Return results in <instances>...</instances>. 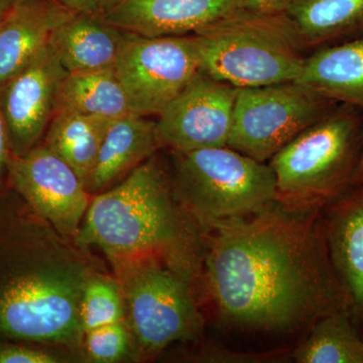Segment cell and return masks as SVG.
<instances>
[{
    "label": "cell",
    "instance_id": "6da1fadb",
    "mask_svg": "<svg viewBox=\"0 0 363 363\" xmlns=\"http://www.w3.org/2000/svg\"><path fill=\"white\" fill-rule=\"evenodd\" d=\"M204 229L208 286L228 326L288 333L350 308L327 248L322 210L297 211L274 201Z\"/></svg>",
    "mask_w": 363,
    "mask_h": 363
},
{
    "label": "cell",
    "instance_id": "7a4b0ae2",
    "mask_svg": "<svg viewBox=\"0 0 363 363\" xmlns=\"http://www.w3.org/2000/svg\"><path fill=\"white\" fill-rule=\"evenodd\" d=\"M161 167L150 157L90 202L76 241L111 262L161 257L192 267V233Z\"/></svg>",
    "mask_w": 363,
    "mask_h": 363
},
{
    "label": "cell",
    "instance_id": "3957f363",
    "mask_svg": "<svg viewBox=\"0 0 363 363\" xmlns=\"http://www.w3.org/2000/svg\"><path fill=\"white\" fill-rule=\"evenodd\" d=\"M193 38L200 73L238 89L297 81L307 57L286 13L240 9Z\"/></svg>",
    "mask_w": 363,
    "mask_h": 363
},
{
    "label": "cell",
    "instance_id": "277c9868",
    "mask_svg": "<svg viewBox=\"0 0 363 363\" xmlns=\"http://www.w3.org/2000/svg\"><path fill=\"white\" fill-rule=\"evenodd\" d=\"M363 111L339 104L269 160L276 201L297 211L323 210L352 187L362 152Z\"/></svg>",
    "mask_w": 363,
    "mask_h": 363
},
{
    "label": "cell",
    "instance_id": "5b68a950",
    "mask_svg": "<svg viewBox=\"0 0 363 363\" xmlns=\"http://www.w3.org/2000/svg\"><path fill=\"white\" fill-rule=\"evenodd\" d=\"M176 156L174 196L182 210L203 228L276 201V180L269 162L227 145Z\"/></svg>",
    "mask_w": 363,
    "mask_h": 363
},
{
    "label": "cell",
    "instance_id": "8992f818",
    "mask_svg": "<svg viewBox=\"0 0 363 363\" xmlns=\"http://www.w3.org/2000/svg\"><path fill=\"white\" fill-rule=\"evenodd\" d=\"M111 264L143 352L154 354L177 341L199 337L203 318L189 284L192 267L161 257Z\"/></svg>",
    "mask_w": 363,
    "mask_h": 363
},
{
    "label": "cell",
    "instance_id": "52a82bcc",
    "mask_svg": "<svg viewBox=\"0 0 363 363\" xmlns=\"http://www.w3.org/2000/svg\"><path fill=\"white\" fill-rule=\"evenodd\" d=\"M87 276L54 267L16 277L0 288V333L11 337L75 343L83 333L79 302Z\"/></svg>",
    "mask_w": 363,
    "mask_h": 363
},
{
    "label": "cell",
    "instance_id": "ba28073f",
    "mask_svg": "<svg viewBox=\"0 0 363 363\" xmlns=\"http://www.w3.org/2000/svg\"><path fill=\"white\" fill-rule=\"evenodd\" d=\"M297 81L238 89L227 147L267 162L338 106Z\"/></svg>",
    "mask_w": 363,
    "mask_h": 363
},
{
    "label": "cell",
    "instance_id": "9c48e42d",
    "mask_svg": "<svg viewBox=\"0 0 363 363\" xmlns=\"http://www.w3.org/2000/svg\"><path fill=\"white\" fill-rule=\"evenodd\" d=\"M114 71L133 112L159 116L200 73L194 38L147 37L126 32Z\"/></svg>",
    "mask_w": 363,
    "mask_h": 363
},
{
    "label": "cell",
    "instance_id": "30bf717a",
    "mask_svg": "<svg viewBox=\"0 0 363 363\" xmlns=\"http://www.w3.org/2000/svg\"><path fill=\"white\" fill-rule=\"evenodd\" d=\"M238 88L198 73L157 121L162 147L187 152L226 147Z\"/></svg>",
    "mask_w": 363,
    "mask_h": 363
},
{
    "label": "cell",
    "instance_id": "8fae6325",
    "mask_svg": "<svg viewBox=\"0 0 363 363\" xmlns=\"http://www.w3.org/2000/svg\"><path fill=\"white\" fill-rule=\"evenodd\" d=\"M11 186L45 220L69 238H77L90 205L84 182L58 155L38 145L7 168Z\"/></svg>",
    "mask_w": 363,
    "mask_h": 363
},
{
    "label": "cell",
    "instance_id": "7c38bea8",
    "mask_svg": "<svg viewBox=\"0 0 363 363\" xmlns=\"http://www.w3.org/2000/svg\"><path fill=\"white\" fill-rule=\"evenodd\" d=\"M67 75L48 45L0 88L11 157L23 156L38 145L56 111L60 86Z\"/></svg>",
    "mask_w": 363,
    "mask_h": 363
},
{
    "label": "cell",
    "instance_id": "4fadbf2b",
    "mask_svg": "<svg viewBox=\"0 0 363 363\" xmlns=\"http://www.w3.org/2000/svg\"><path fill=\"white\" fill-rule=\"evenodd\" d=\"M242 0H116L102 18L124 32L194 35L238 11Z\"/></svg>",
    "mask_w": 363,
    "mask_h": 363
},
{
    "label": "cell",
    "instance_id": "5bb4252c",
    "mask_svg": "<svg viewBox=\"0 0 363 363\" xmlns=\"http://www.w3.org/2000/svg\"><path fill=\"white\" fill-rule=\"evenodd\" d=\"M327 248L357 323L363 322V185L322 210Z\"/></svg>",
    "mask_w": 363,
    "mask_h": 363
},
{
    "label": "cell",
    "instance_id": "9a60e30c",
    "mask_svg": "<svg viewBox=\"0 0 363 363\" xmlns=\"http://www.w3.org/2000/svg\"><path fill=\"white\" fill-rule=\"evenodd\" d=\"M72 13L59 0H14L0 21V88L49 45Z\"/></svg>",
    "mask_w": 363,
    "mask_h": 363
},
{
    "label": "cell",
    "instance_id": "2e32d148",
    "mask_svg": "<svg viewBox=\"0 0 363 363\" xmlns=\"http://www.w3.org/2000/svg\"><path fill=\"white\" fill-rule=\"evenodd\" d=\"M162 145L157 121L130 113L112 119L86 183L89 194L104 192L154 156Z\"/></svg>",
    "mask_w": 363,
    "mask_h": 363
},
{
    "label": "cell",
    "instance_id": "e0dca14e",
    "mask_svg": "<svg viewBox=\"0 0 363 363\" xmlns=\"http://www.w3.org/2000/svg\"><path fill=\"white\" fill-rule=\"evenodd\" d=\"M125 35L101 16L73 13L54 30L49 45L68 73L114 70Z\"/></svg>",
    "mask_w": 363,
    "mask_h": 363
},
{
    "label": "cell",
    "instance_id": "ac0fdd59",
    "mask_svg": "<svg viewBox=\"0 0 363 363\" xmlns=\"http://www.w3.org/2000/svg\"><path fill=\"white\" fill-rule=\"evenodd\" d=\"M297 82L336 104L363 111V35L313 50Z\"/></svg>",
    "mask_w": 363,
    "mask_h": 363
},
{
    "label": "cell",
    "instance_id": "d6986e66",
    "mask_svg": "<svg viewBox=\"0 0 363 363\" xmlns=\"http://www.w3.org/2000/svg\"><path fill=\"white\" fill-rule=\"evenodd\" d=\"M285 13L312 51L363 35V0H289Z\"/></svg>",
    "mask_w": 363,
    "mask_h": 363
},
{
    "label": "cell",
    "instance_id": "ffe728a7",
    "mask_svg": "<svg viewBox=\"0 0 363 363\" xmlns=\"http://www.w3.org/2000/svg\"><path fill=\"white\" fill-rule=\"evenodd\" d=\"M111 121L58 109L45 131L44 145L64 160L86 186Z\"/></svg>",
    "mask_w": 363,
    "mask_h": 363
},
{
    "label": "cell",
    "instance_id": "44dd1931",
    "mask_svg": "<svg viewBox=\"0 0 363 363\" xmlns=\"http://www.w3.org/2000/svg\"><path fill=\"white\" fill-rule=\"evenodd\" d=\"M58 109L107 119L135 113L114 70L68 73L60 86L56 111Z\"/></svg>",
    "mask_w": 363,
    "mask_h": 363
},
{
    "label": "cell",
    "instance_id": "7402d4cb",
    "mask_svg": "<svg viewBox=\"0 0 363 363\" xmlns=\"http://www.w3.org/2000/svg\"><path fill=\"white\" fill-rule=\"evenodd\" d=\"M350 308L315 322L294 350L298 363H363V336Z\"/></svg>",
    "mask_w": 363,
    "mask_h": 363
},
{
    "label": "cell",
    "instance_id": "603a6c76",
    "mask_svg": "<svg viewBox=\"0 0 363 363\" xmlns=\"http://www.w3.org/2000/svg\"><path fill=\"white\" fill-rule=\"evenodd\" d=\"M79 322L82 333L123 321L125 303L118 281L111 279H87L80 302Z\"/></svg>",
    "mask_w": 363,
    "mask_h": 363
},
{
    "label": "cell",
    "instance_id": "cb8c5ba5",
    "mask_svg": "<svg viewBox=\"0 0 363 363\" xmlns=\"http://www.w3.org/2000/svg\"><path fill=\"white\" fill-rule=\"evenodd\" d=\"M86 355L91 362H121L130 353V335L123 321L104 325L83 333Z\"/></svg>",
    "mask_w": 363,
    "mask_h": 363
},
{
    "label": "cell",
    "instance_id": "d4e9b609",
    "mask_svg": "<svg viewBox=\"0 0 363 363\" xmlns=\"http://www.w3.org/2000/svg\"><path fill=\"white\" fill-rule=\"evenodd\" d=\"M59 357L48 351L20 345L0 346V363H57Z\"/></svg>",
    "mask_w": 363,
    "mask_h": 363
},
{
    "label": "cell",
    "instance_id": "484cf974",
    "mask_svg": "<svg viewBox=\"0 0 363 363\" xmlns=\"http://www.w3.org/2000/svg\"><path fill=\"white\" fill-rule=\"evenodd\" d=\"M73 13L102 16L116 0H59Z\"/></svg>",
    "mask_w": 363,
    "mask_h": 363
},
{
    "label": "cell",
    "instance_id": "4316f807",
    "mask_svg": "<svg viewBox=\"0 0 363 363\" xmlns=\"http://www.w3.org/2000/svg\"><path fill=\"white\" fill-rule=\"evenodd\" d=\"M11 157L6 123H4L1 107H0V188L4 184V179L7 177V168H9Z\"/></svg>",
    "mask_w": 363,
    "mask_h": 363
},
{
    "label": "cell",
    "instance_id": "83f0119b",
    "mask_svg": "<svg viewBox=\"0 0 363 363\" xmlns=\"http://www.w3.org/2000/svg\"><path fill=\"white\" fill-rule=\"evenodd\" d=\"M363 185V136L362 152H360L359 162H358L357 171H355L354 177H353L352 186Z\"/></svg>",
    "mask_w": 363,
    "mask_h": 363
},
{
    "label": "cell",
    "instance_id": "f1b7e54d",
    "mask_svg": "<svg viewBox=\"0 0 363 363\" xmlns=\"http://www.w3.org/2000/svg\"><path fill=\"white\" fill-rule=\"evenodd\" d=\"M14 0H0V20L4 18L9 7L13 4Z\"/></svg>",
    "mask_w": 363,
    "mask_h": 363
},
{
    "label": "cell",
    "instance_id": "f546056e",
    "mask_svg": "<svg viewBox=\"0 0 363 363\" xmlns=\"http://www.w3.org/2000/svg\"><path fill=\"white\" fill-rule=\"evenodd\" d=\"M362 336H363V334H362Z\"/></svg>",
    "mask_w": 363,
    "mask_h": 363
},
{
    "label": "cell",
    "instance_id": "4dcf8cb0",
    "mask_svg": "<svg viewBox=\"0 0 363 363\" xmlns=\"http://www.w3.org/2000/svg\"><path fill=\"white\" fill-rule=\"evenodd\" d=\"M0 21H1V20H0Z\"/></svg>",
    "mask_w": 363,
    "mask_h": 363
}]
</instances>
